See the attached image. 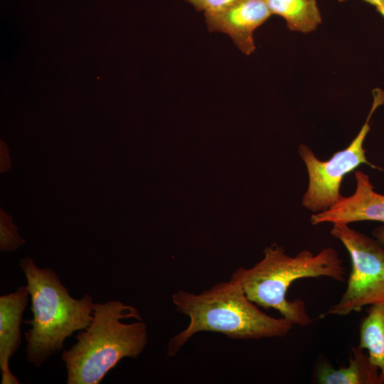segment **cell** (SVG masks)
I'll use <instances>...</instances> for the list:
<instances>
[{
	"label": "cell",
	"instance_id": "4fadbf2b",
	"mask_svg": "<svg viewBox=\"0 0 384 384\" xmlns=\"http://www.w3.org/2000/svg\"><path fill=\"white\" fill-rule=\"evenodd\" d=\"M26 243L18 233V227L13 224L12 218L3 210H0V250L10 252Z\"/></svg>",
	"mask_w": 384,
	"mask_h": 384
},
{
	"label": "cell",
	"instance_id": "2e32d148",
	"mask_svg": "<svg viewBox=\"0 0 384 384\" xmlns=\"http://www.w3.org/2000/svg\"><path fill=\"white\" fill-rule=\"evenodd\" d=\"M372 235L384 246V225L375 228L372 232Z\"/></svg>",
	"mask_w": 384,
	"mask_h": 384
},
{
	"label": "cell",
	"instance_id": "3957f363",
	"mask_svg": "<svg viewBox=\"0 0 384 384\" xmlns=\"http://www.w3.org/2000/svg\"><path fill=\"white\" fill-rule=\"evenodd\" d=\"M346 271L338 252L333 247L319 253L304 250L294 256L283 247L272 244L264 250V257L251 268L239 267L230 279L238 282L247 298L264 309L277 310L293 326H306L313 322L302 299L289 300L287 292L295 280L325 277L339 282Z\"/></svg>",
	"mask_w": 384,
	"mask_h": 384
},
{
	"label": "cell",
	"instance_id": "52a82bcc",
	"mask_svg": "<svg viewBox=\"0 0 384 384\" xmlns=\"http://www.w3.org/2000/svg\"><path fill=\"white\" fill-rule=\"evenodd\" d=\"M270 16L265 0H234L220 9L204 12L209 31L228 34L247 55L255 50L254 31Z\"/></svg>",
	"mask_w": 384,
	"mask_h": 384
},
{
	"label": "cell",
	"instance_id": "7a4b0ae2",
	"mask_svg": "<svg viewBox=\"0 0 384 384\" xmlns=\"http://www.w3.org/2000/svg\"><path fill=\"white\" fill-rule=\"evenodd\" d=\"M61 359L67 384H97L123 358H137L148 342L147 326L137 309L117 300L95 302L89 325Z\"/></svg>",
	"mask_w": 384,
	"mask_h": 384
},
{
	"label": "cell",
	"instance_id": "8992f818",
	"mask_svg": "<svg viewBox=\"0 0 384 384\" xmlns=\"http://www.w3.org/2000/svg\"><path fill=\"white\" fill-rule=\"evenodd\" d=\"M383 102L384 92L374 90L371 109L360 132L346 149L336 151L327 161L319 160L307 146H299V154L309 174V186L302 200L306 209L314 213H320L336 204L343 196L340 193L343 178L361 164H366L384 171L367 160L366 150L363 148L364 140L370 129L371 116Z\"/></svg>",
	"mask_w": 384,
	"mask_h": 384
},
{
	"label": "cell",
	"instance_id": "7c38bea8",
	"mask_svg": "<svg viewBox=\"0 0 384 384\" xmlns=\"http://www.w3.org/2000/svg\"><path fill=\"white\" fill-rule=\"evenodd\" d=\"M358 346L384 375V303L370 305L360 324Z\"/></svg>",
	"mask_w": 384,
	"mask_h": 384
},
{
	"label": "cell",
	"instance_id": "9c48e42d",
	"mask_svg": "<svg viewBox=\"0 0 384 384\" xmlns=\"http://www.w3.org/2000/svg\"><path fill=\"white\" fill-rule=\"evenodd\" d=\"M30 296L28 287L0 297V369L2 384H19L11 373L9 360L21 343V325Z\"/></svg>",
	"mask_w": 384,
	"mask_h": 384
},
{
	"label": "cell",
	"instance_id": "ba28073f",
	"mask_svg": "<svg viewBox=\"0 0 384 384\" xmlns=\"http://www.w3.org/2000/svg\"><path fill=\"white\" fill-rule=\"evenodd\" d=\"M355 179L354 193L350 196H342L327 210L312 214V225L324 223L349 224L366 220L384 223V195L374 191L366 174L356 171Z\"/></svg>",
	"mask_w": 384,
	"mask_h": 384
},
{
	"label": "cell",
	"instance_id": "5b68a950",
	"mask_svg": "<svg viewBox=\"0 0 384 384\" xmlns=\"http://www.w3.org/2000/svg\"><path fill=\"white\" fill-rule=\"evenodd\" d=\"M333 224L331 235L348 252L351 270L341 299L321 317L346 316L360 312L366 306L384 303V246L348 224Z\"/></svg>",
	"mask_w": 384,
	"mask_h": 384
},
{
	"label": "cell",
	"instance_id": "ac0fdd59",
	"mask_svg": "<svg viewBox=\"0 0 384 384\" xmlns=\"http://www.w3.org/2000/svg\"><path fill=\"white\" fill-rule=\"evenodd\" d=\"M338 1H340V2H343V1H346V0H338Z\"/></svg>",
	"mask_w": 384,
	"mask_h": 384
},
{
	"label": "cell",
	"instance_id": "6da1fadb",
	"mask_svg": "<svg viewBox=\"0 0 384 384\" xmlns=\"http://www.w3.org/2000/svg\"><path fill=\"white\" fill-rule=\"evenodd\" d=\"M176 309L189 319L188 326L171 338L167 354L174 356L196 333H221L234 339L284 337L293 325L262 311L236 282L218 283L198 294L179 290L172 296Z\"/></svg>",
	"mask_w": 384,
	"mask_h": 384
},
{
	"label": "cell",
	"instance_id": "9a60e30c",
	"mask_svg": "<svg viewBox=\"0 0 384 384\" xmlns=\"http://www.w3.org/2000/svg\"><path fill=\"white\" fill-rule=\"evenodd\" d=\"M5 146L4 147H1V171H5L6 170H8L9 168H10V159H9V155L8 154V151H4L5 149Z\"/></svg>",
	"mask_w": 384,
	"mask_h": 384
},
{
	"label": "cell",
	"instance_id": "30bf717a",
	"mask_svg": "<svg viewBox=\"0 0 384 384\" xmlns=\"http://www.w3.org/2000/svg\"><path fill=\"white\" fill-rule=\"evenodd\" d=\"M347 366L334 368L326 362L318 365L315 379L320 384H384V375L370 361L367 351L351 346Z\"/></svg>",
	"mask_w": 384,
	"mask_h": 384
},
{
	"label": "cell",
	"instance_id": "5bb4252c",
	"mask_svg": "<svg viewBox=\"0 0 384 384\" xmlns=\"http://www.w3.org/2000/svg\"><path fill=\"white\" fill-rule=\"evenodd\" d=\"M191 4L197 11L204 12L220 9L234 0H185Z\"/></svg>",
	"mask_w": 384,
	"mask_h": 384
},
{
	"label": "cell",
	"instance_id": "8fae6325",
	"mask_svg": "<svg viewBox=\"0 0 384 384\" xmlns=\"http://www.w3.org/2000/svg\"><path fill=\"white\" fill-rule=\"evenodd\" d=\"M272 15L286 20L293 31L307 33L316 30L321 22L316 0H265Z\"/></svg>",
	"mask_w": 384,
	"mask_h": 384
},
{
	"label": "cell",
	"instance_id": "277c9868",
	"mask_svg": "<svg viewBox=\"0 0 384 384\" xmlns=\"http://www.w3.org/2000/svg\"><path fill=\"white\" fill-rule=\"evenodd\" d=\"M19 266L26 277L33 313L31 319L23 321L31 326L25 333L26 358L41 367L64 348L68 337L89 325L95 302L89 294L78 299L71 297L55 270L39 267L29 257L21 259Z\"/></svg>",
	"mask_w": 384,
	"mask_h": 384
},
{
	"label": "cell",
	"instance_id": "e0dca14e",
	"mask_svg": "<svg viewBox=\"0 0 384 384\" xmlns=\"http://www.w3.org/2000/svg\"><path fill=\"white\" fill-rule=\"evenodd\" d=\"M375 6L377 11L384 17V0H365Z\"/></svg>",
	"mask_w": 384,
	"mask_h": 384
}]
</instances>
